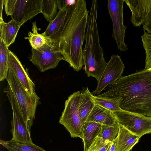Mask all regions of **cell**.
Returning a JSON list of instances; mask_svg holds the SVG:
<instances>
[{"mask_svg":"<svg viewBox=\"0 0 151 151\" xmlns=\"http://www.w3.org/2000/svg\"><path fill=\"white\" fill-rule=\"evenodd\" d=\"M85 0L68 6L64 20L53 41L64 58L75 71L83 65L82 52L88 17Z\"/></svg>","mask_w":151,"mask_h":151,"instance_id":"1","label":"cell"},{"mask_svg":"<svg viewBox=\"0 0 151 151\" xmlns=\"http://www.w3.org/2000/svg\"><path fill=\"white\" fill-rule=\"evenodd\" d=\"M100 97L120 98L124 111L151 117V69L122 76L107 86Z\"/></svg>","mask_w":151,"mask_h":151,"instance_id":"2","label":"cell"},{"mask_svg":"<svg viewBox=\"0 0 151 151\" xmlns=\"http://www.w3.org/2000/svg\"><path fill=\"white\" fill-rule=\"evenodd\" d=\"M98 1H92L85 35V44L82 55L85 73L88 77L100 79L107 64L101 46L97 19Z\"/></svg>","mask_w":151,"mask_h":151,"instance_id":"3","label":"cell"},{"mask_svg":"<svg viewBox=\"0 0 151 151\" xmlns=\"http://www.w3.org/2000/svg\"><path fill=\"white\" fill-rule=\"evenodd\" d=\"M6 79L17 101L26 125L31 132L40 98L36 93L31 94L27 91L9 68Z\"/></svg>","mask_w":151,"mask_h":151,"instance_id":"4","label":"cell"},{"mask_svg":"<svg viewBox=\"0 0 151 151\" xmlns=\"http://www.w3.org/2000/svg\"><path fill=\"white\" fill-rule=\"evenodd\" d=\"M81 92L78 91L69 96L59 121L69 132L72 137L83 139V127L78 111Z\"/></svg>","mask_w":151,"mask_h":151,"instance_id":"5","label":"cell"},{"mask_svg":"<svg viewBox=\"0 0 151 151\" xmlns=\"http://www.w3.org/2000/svg\"><path fill=\"white\" fill-rule=\"evenodd\" d=\"M30 61L42 72L56 68L64 58L58 47L53 42L46 43L41 48L31 49Z\"/></svg>","mask_w":151,"mask_h":151,"instance_id":"6","label":"cell"},{"mask_svg":"<svg viewBox=\"0 0 151 151\" xmlns=\"http://www.w3.org/2000/svg\"><path fill=\"white\" fill-rule=\"evenodd\" d=\"M4 91L12 111L13 118L11 121L12 140L21 144H34L32 140L31 132L26 125L17 101L8 85Z\"/></svg>","mask_w":151,"mask_h":151,"instance_id":"7","label":"cell"},{"mask_svg":"<svg viewBox=\"0 0 151 151\" xmlns=\"http://www.w3.org/2000/svg\"><path fill=\"white\" fill-rule=\"evenodd\" d=\"M124 0H108L107 9L112 20L113 29L112 37L114 39L118 49L121 52L128 50L124 42L127 27L124 24L123 7Z\"/></svg>","mask_w":151,"mask_h":151,"instance_id":"8","label":"cell"},{"mask_svg":"<svg viewBox=\"0 0 151 151\" xmlns=\"http://www.w3.org/2000/svg\"><path fill=\"white\" fill-rule=\"evenodd\" d=\"M112 112L119 124L132 133L141 137L151 133V117L124 110Z\"/></svg>","mask_w":151,"mask_h":151,"instance_id":"9","label":"cell"},{"mask_svg":"<svg viewBox=\"0 0 151 151\" xmlns=\"http://www.w3.org/2000/svg\"><path fill=\"white\" fill-rule=\"evenodd\" d=\"M125 67L120 56L112 55L98 81L96 88L92 93L93 95H99L107 86L121 78Z\"/></svg>","mask_w":151,"mask_h":151,"instance_id":"10","label":"cell"},{"mask_svg":"<svg viewBox=\"0 0 151 151\" xmlns=\"http://www.w3.org/2000/svg\"><path fill=\"white\" fill-rule=\"evenodd\" d=\"M41 0H16L12 19L23 25L39 13H42Z\"/></svg>","mask_w":151,"mask_h":151,"instance_id":"11","label":"cell"},{"mask_svg":"<svg viewBox=\"0 0 151 151\" xmlns=\"http://www.w3.org/2000/svg\"><path fill=\"white\" fill-rule=\"evenodd\" d=\"M131 11L130 20L136 27L151 20V0H124Z\"/></svg>","mask_w":151,"mask_h":151,"instance_id":"12","label":"cell"},{"mask_svg":"<svg viewBox=\"0 0 151 151\" xmlns=\"http://www.w3.org/2000/svg\"><path fill=\"white\" fill-rule=\"evenodd\" d=\"M8 68L14 74L27 91L31 94L36 93L34 83L30 78L16 55L11 51L9 54Z\"/></svg>","mask_w":151,"mask_h":151,"instance_id":"13","label":"cell"},{"mask_svg":"<svg viewBox=\"0 0 151 151\" xmlns=\"http://www.w3.org/2000/svg\"><path fill=\"white\" fill-rule=\"evenodd\" d=\"M22 25L12 19L8 22H4L3 18L0 19V38L8 48L14 42Z\"/></svg>","mask_w":151,"mask_h":151,"instance_id":"14","label":"cell"},{"mask_svg":"<svg viewBox=\"0 0 151 151\" xmlns=\"http://www.w3.org/2000/svg\"><path fill=\"white\" fill-rule=\"evenodd\" d=\"M86 122L112 125L117 122L112 112L95 104Z\"/></svg>","mask_w":151,"mask_h":151,"instance_id":"15","label":"cell"},{"mask_svg":"<svg viewBox=\"0 0 151 151\" xmlns=\"http://www.w3.org/2000/svg\"><path fill=\"white\" fill-rule=\"evenodd\" d=\"M119 124L117 151H130L141 137L132 133L123 126Z\"/></svg>","mask_w":151,"mask_h":151,"instance_id":"16","label":"cell"},{"mask_svg":"<svg viewBox=\"0 0 151 151\" xmlns=\"http://www.w3.org/2000/svg\"><path fill=\"white\" fill-rule=\"evenodd\" d=\"M95 104L93 94L87 88L81 93L78 106L79 116L83 125L86 122Z\"/></svg>","mask_w":151,"mask_h":151,"instance_id":"17","label":"cell"},{"mask_svg":"<svg viewBox=\"0 0 151 151\" xmlns=\"http://www.w3.org/2000/svg\"><path fill=\"white\" fill-rule=\"evenodd\" d=\"M102 124L96 122H86L83 127L84 151H87L95 138L98 136Z\"/></svg>","mask_w":151,"mask_h":151,"instance_id":"18","label":"cell"},{"mask_svg":"<svg viewBox=\"0 0 151 151\" xmlns=\"http://www.w3.org/2000/svg\"><path fill=\"white\" fill-rule=\"evenodd\" d=\"M37 30L36 22H33L32 32L29 31L28 36L24 37L25 39L28 40L32 48L35 50H38L41 48L48 42H53L51 38L44 35L42 33H39Z\"/></svg>","mask_w":151,"mask_h":151,"instance_id":"19","label":"cell"},{"mask_svg":"<svg viewBox=\"0 0 151 151\" xmlns=\"http://www.w3.org/2000/svg\"><path fill=\"white\" fill-rule=\"evenodd\" d=\"M67 8L59 10L55 18L49 22L45 30L42 33L44 35L51 38L53 42L64 20Z\"/></svg>","mask_w":151,"mask_h":151,"instance_id":"20","label":"cell"},{"mask_svg":"<svg viewBox=\"0 0 151 151\" xmlns=\"http://www.w3.org/2000/svg\"><path fill=\"white\" fill-rule=\"evenodd\" d=\"M0 143L9 151H47L34 143L21 144L12 139L9 141L1 139Z\"/></svg>","mask_w":151,"mask_h":151,"instance_id":"21","label":"cell"},{"mask_svg":"<svg viewBox=\"0 0 151 151\" xmlns=\"http://www.w3.org/2000/svg\"><path fill=\"white\" fill-rule=\"evenodd\" d=\"M0 38V81L6 79L9 70L8 57L10 51Z\"/></svg>","mask_w":151,"mask_h":151,"instance_id":"22","label":"cell"},{"mask_svg":"<svg viewBox=\"0 0 151 151\" xmlns=\"http://www.w3.org/2000/svg\"><path fill=\"white\" fill-rule=\"evenodd\" d=\"M95 104L112 112L123 110L120 107L119 97L112 98L100 97L93 95Z\"/></svg>","mask_w":151,"mask_h":151,"instance_id":"23","label":"cell"},{"mask_svg":"<svg viewBox=\"0 0 151 151\" xmlns=\"http://www.w3.org/2000/svg\"><path fill=\"white\" fill-rule=\"evenodd\" d=\"M42 13L48 22L53 20L58 13L56 0H41Z\"/></svg>","mask_w":151,"mask_h":151,"instance_id":"24","label":"cell"},{"mask_svg":"<svg viewBox=\"0 0 151 151\" xmlns=\"http://www.w3.org/2000/svg\"><path fill=\"white\" fill-rule=\"evenodd\" d=\"M119 129L118 122L112 125H102L98 136L110 142H112L117 136Z\"/></svg>","mask_w":151,"mask_h":151,"instance_id":"25","label":"cell"},{"mask_svg":"<svg viewBox=\"0 0 151 151\" xmlns=\"http://www.w3.org/2000/svg\"><path fill=\"white\" fill-rule=\"evenodd\" d=\"M141 38L145 51V69H151V34L144 31Z\"/></svg>","mask_w":151,"mask_h":151,"instance_id":"26","label":"cell"},{"mask_svg":"<svg viewBox=\"0 0 151 151\" xmlns=\"http://www.w3.org/2000/svg\"><path fill=\"white\" fill-rule=\"evenodd\" d=\"M112 142L97 136L87 151H106Z\"/></svg>","mask_w":151,"mask_h":151,"instance_id":"27","label":"cell"},{"mask_svg":"<svg viewBox=\"0 0 151 151\" xmlns=\"http://www.w3.org/2000/svg\"><path fill=\"white\" fill-rule=\"evenodd\" d=\"M77 0H56L59 10L67 8L68 6L76 4Z\"/></svg>","mask_w":151,"mask_h":151,"instance_id":"28","label":"cell"},{"mask_svg":"<svg viewBox=\"0 0 151 151\" xmlns=\"http://www.w3.org/2000/svg\"><path fill=\"white\" fill-rule=\"evenodd\" d=\"M16 0H4L5 13L7 16H12Z\"/></svg>","mask_w":151,"mask_h":151,"instance_id":"29","label":"cell"},{"mask_svg":"<svg viewBox=\"0 0 151 151\" xmlns=\"http://www.w3.org/2000/svg\"><path fill=\"white\" fill-rule=\"evenodd\" d=\"M117 138L116 137L111 142L106 151H117Z\"/></svg>","mask_w":151,"mask_h":151,"instance_id":"30","label":"cell"},{"mask_svg":"<svg viewBox=\"0 0 151 151\" xmlns=\"http://www.w3.org/2000/svg\"><path fill=\"white\" fill-rule=\"evenodd\" d=\"M144 31L151 34V20L147 23L143 25Z\"/></svg>","mask_w":151,"mask_h":151,"instance_id":"31","label":"cell"},{"mask_svg":"<svg viewBox=\"0 0 151 151\" xmlns=\"http://www.w3.org/2000/svg\"><path fill=\"white\" fill-rule=\"evenodd\" d=\"M4 0H0V19L3 18L2 12Z\"/></svg>","mask_w":151,"mask_h":151,"instance_id":"32","label":"cell"}]
</instances>
